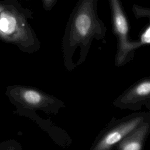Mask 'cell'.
I'll use <instances>...</instances> for the list:
<instances>
[{
    "instance_id": "1",
    "label": "cell",
    "mask_w": 150,
    "mask_h": 150,
    "mask_svg": "<svg viewBox=\"0 0 150 150\" xmlns=\"http://www.w3.org/2000/svg\"><path fill=\"white\" fill-rule=\"evenodd\" d=\"M98 0H78L62 40L64 66L72 71L85 62L94 40L104 39L107 28L97 13Z\"/></svg>"
},
{
    "instance_id": "2",
    "label": "cell",
    "mask_w": 150,
    "mask_h": 150,
    "mask_svg": "<svg viewBox=\"0 0 150 150\" xmlns=\"http://www.w3.org/2000/svg\"><path fill=\"white\" fill-rule=\"evenodd\" d=\"M32 12L18 0L0 1V40L16 45L22 52H37L40 42L29 20Z\"/></svg>"
},
{
    "instance_id": "3",
    "label": "cell",
    "mask_w": 150,
    "mask_h": 150,
    "mask_svg": "<svg viewBox=\"0 0 150 150\" xmlns=\"http://www.w3.org/2000/svg\"><path fill=\"white\" fill-rule=\"evenodd\" d=\"M5 94L16 107L15 112L19 115L27 117L32 112H36V111L56 114L65 107L60 99L30 86H9L6 88Z\"/></svg>"
},
{
    "instance_id": "4",
    "label": "cell",
    "mask_w": 150,
    "mask_h": 150,
    "mask_svg": "<svg viewBox=\"0 0 150 150\" xmlns=\"http://www.w3.org/2000/svg\"><path fill=\"white\" fill-rule=\"evenodd\" d=\"M110 8L112 29L117 40L115 65L120 67L131 61L135 51L143 46L139 40H132L129 36V26L127 16L121 0H108Z\"/></svg>"
},
{
    "instance_id": "5",
    "label": "cell",
    "mask_w": 150,
    "mask_h": 150,
    "mask_svg": "<svg viewBox=\"0 0 150 150\" xmlns=\"http://www.w3.org/2000/svg\"><path fill=\"white\" fill-rule=\"evenodd\" d=\"M150 120L149 112H134L119 119L112 118L100 132L92 144L91 150H109L145 121Z\"/></svg>"
},
{
    "instance_id": "6",
    "label": "cell",
    "mask_w": 150,
    "mask_h": 150,
    "mask_svg": "<svg viewBox=\"0 0 150 150\" xmlns=\"http://www.w3.org/2000/svg\"><path fill=\"white\" fill-rule=\"evenodd\" d=\"M115 107L138 111L143 105L150 107V78L140 79L130 86L112 102Z\"/></svg>"
},
{
    "instance_id": "7",
    "label": "cell",
    "mask_w": 150,
    "mask_h": 150,
    "mask_svg": "<svg viewBox=\"0 0 150 150\" xmlns=\"http://www.w3.org/2000/svg\"><path fill=\"white\" fill-rule=\"evenodd\" d=\"M150 120L142 122L128 134L115 147L119 150H141L149 135Z\"/></svg>"
},
{
    "instance_id": "8",
    "label": "cell",
    "mask_w": 150,
    "mask_h": 150,
    "mask_svg": "<svg viewBox=\"0 0 150 150\" xmlns=\"http://www.w3.org/2000/svg\"><path fill=\"white\" fill-rule=\"evenodd\" d=\"M132 12L134 16L137 18L147 17L149 19L150 10L148 8L141 6L137 4H134L132 6Z\"/></svg>"
},
{
    "instance_id": "9",
    "label": "cell",
    "mask_w": 150,
    "mask_h": 150,
    "mask_svg": "<svg viewBox=\"0 0 150 150\" xmlns=\"http://www.w3.org/2000/svg\"><path fill=\"white\" fill-rule=\"evenodd\" d=\"M139 40L142 45H149L150 43V25L148 23L146 26L141 32Z\"/></svg>"
},
{
    "instance_id": "10",
    "label": "cell",
    "mask_w": 150,
    "mask_h": 150,
    "mask_svg": "<svg viewBox=\"0 0 150 150\" xmlns=\"http://www.w3.org/2000/svg\"><path fill=\"white\" fill-rule=\"evenodd\" d=\"M42 6L46 11H51L57 3V0H41Z\"/></svg>"
}]
</instances>
